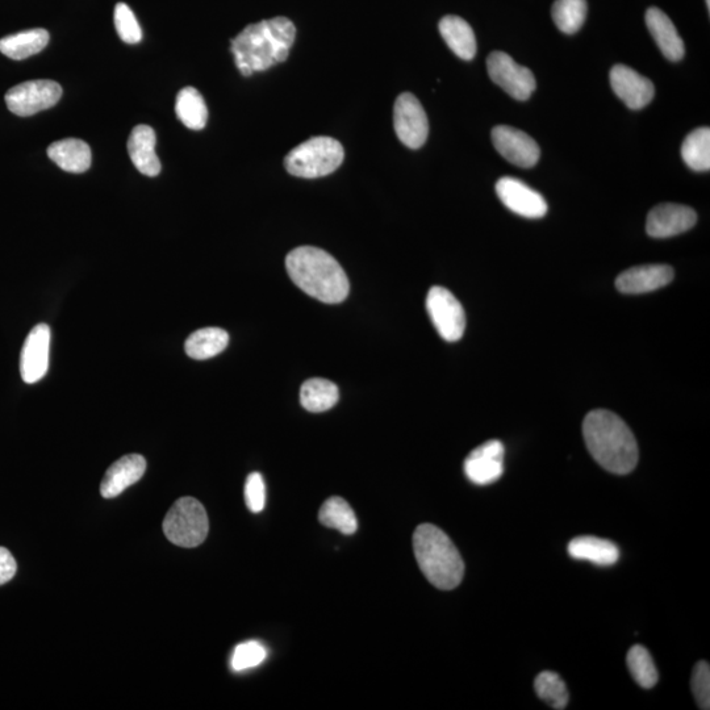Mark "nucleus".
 Returning a JSON list of instances; mask_svg holds the SVG:
<instances>
[{
    "instance_id": "obj_1",
    "label": "nucleus",
    "mask_w": 710,
    "mask_h": 710,
    "mask_svg": "<svg viewBox=\"0 0 710 710\" xmlns=\"http://www.w3.org/2000/svg\"><path fill=\"white\" fill-rule=\"evenodd\" d=\"M296 28L284 16L250 24L231 41L237 69L250 77L287 60L295 43Z\"/></svg>"
},
{
    "instance_id": "obj_2",
    "label": "nucleus",
    "mask_w": 710,
    "mask_h": 710,
    "mask_svg": "<svg viewBox=\"0 0 710 710\" xmlns=\"http://www.w3.org/2000/svg\"><path fill=\"white\" fill-rule=\"evenodd\" d=\"M583 436L593 459L609 473L626 475L636 469V437L615 413L607 409L588 413L583 421Z\"/></svg>"
},
{
    "instance_id": "obj_3",
    "label": "nucleus",
    "mask_w": 710,
    "mask_h": 710,
    "mask_svg": "<svg viewBox=\"0 0 710 710\" xmlns=\"http://www.w3.org/2000/svg\"><path fill=\"white\" fill-rule=\"evenodd\" d=\"M286 269L291 281L320 302L337 304L348 298V275L331 254L315 246H300L288 253Z\"/></svg>"
},
{
    "instance_id": "obj_4",
    "label": "nucleus",
    "mask_w": 710,
    "mask_h": 710,
    "mask_svg": "<svg viewBox=\"0 0 710 710\" xmlns=\"http://www.w3.org/2000/svg\"><path fill=\"white\" fill-rule=\"evenodd\" d=\"M413 550L425 578L438 590L450 591L461 584L465 562L448 534L432 524L417 526Z\"/></svg>"
},
{
    "instance_id": "obj_5",
    "label": "nucleus",
    "mask_w": 710,
    "mask_h": 710,
    "mask_svg": "<svg viewBox=\"0 0 710 710\" xmlns=\"http://www.w3.org/2000/svg\"><path fill=\"white\" fill-rule=\"evenodd\" d=\"M344 157V148L337 140L332 137H312L287 154L284 166L294 177L321 178L334 173Z\"/></svg>"
},
{
    "instance_id": "obj_6",
    "label": "nucleus",
    "mask_w": 710,
    "mask_h": 710,
    "mask_svg": "<svg viewBox=\"0 0 710 710\" xmlns=\"http://www.w3.org/2000/svg\"><path fill=\"white\" fill-rule=\"evenodd\" d=\"M162 529L171 544L192 549L206 541L210 521L200 501L182 497L167 512Z\"/></svg>"
},
{
    "instance_id": "obj_7",
    "label": "nucleus",
    "mask_w": 710,
    "mask_h": 710,
    "mask_svg": "<svg viewBox=\"0 0 710 710\" xmlns=\"http://www.w3.org/2000/svg\"><path fill=\"white\" fill-rule=\"evenodd\" d=\"M426 309L434 328L445 341L461 340L466 329V313L462 304L449 290L440 286L430 288Z\"/></svg>"
},
{
    "instance_id": "obj_8",
    "label": "nucleus",
    "mask_w": 710,
    "mask_h": 710,
    "mask_svg": "<svg viewBox=\"0 0 710 710\" xmlns=\"http://www.w3.org/2000/svg\"><path fill=\"white\" fill-rule=\"evenodd\" d=\"M61 96L62 87L57 82L39 79L12 87L6 94V104L12 114L28 118L56 106Z\"/></svg>"
},
{
    "instance_id": "obj_9",
    "label": "nucleus",
    "mask_w": 710,
    "mask_h": 710,
    "mask_svg": "<svg viewBox=\"0 0 710 710\" xmlns=\"http://www.w3.org/2000/svg\"><path fill=\"white\" fill-rule=\"evenodd\" d=\"M487 69L492 82L512 98L528 100L536 90L537 82L532 71L517 64L507 53H491L487 58Z\"/></svg>"
},
{
    "instance_id": "obj_10",
    "label": "nucleus",
    "mask_w": 710,
    "mask_h": 710,
    "mask_svg": "<svg viewBox=\"0 0 710 710\" xmlns=\"http://www.w3.org/2000/svg\"><path fill=\"white\" fill-rule=\"evenodd\" d=\"M396 136L405 146L419 149L429 135V121L424 107L415 95L404 93L396 99L394 108Z\"/></svg>"
},
{
    "instance_id": "obj_11",
    "label": "nucleus",
    "mask_w": 710,
    "mask_h": 710,
    "mask_svg": "<svg viewBox=\"0 0 710 710\" xmlns=\"http://www.w3.org/2000/svg\"><path fill=\"white\" fill-rule=\"evenodd\" d=\"M492 142L497 152L513 165L528 169L540 161V146L520 129L499 125L492 129Z\"/></svg>"
},
{
    "instance_id": "obj_12",
    "label": "nucleus",
    "mask_w": 710,
    "mask_h": 710,
    "mask_svg": "<svg viewBox=\"0 0 710 710\" xmlns=\"http://www.w3.org/2000/svg\"><path fill=\"white\" fill-rule=\"evenodd\" d=\"M496 194L508 210L528 219H541L549 210L540 192L530 189L516 178L499 179L496 183Z\"/></svg>"
},
{
    "instance_id": "obj_13",
    "label": "nucleus",
    "mask_w": 710,
    "mask_h": 710,
    "mask_svg": "<svg viewBox=\"0 0 710 710\" xmlns=\"http://www.w3.org/2000/svg\"><path fill=\"white\" fill-rule=\"evenodd\" d=\"M505 448L500 441L491 440L471 451L463 470L470 482L487 486L497 482L504 474Z\"/></svg>"
},
{
    "instance_id": "obj_14",
    "label": "nucleus",
    "mask_w": 710,
    "mask_h": 710,
    "mask_svg": "<svg viewBox=\"0 0 710 710\" xmlns=\"http://www.w3.org/2000/svg\"><path fill=\"white\" fill-rule=\"evenodd\" d=\"M50 336L47 324L36 325L28 334L20 355V374L25 383L40 382L48 373Z\"/></svg>"
},
{
    "instance_id": "obj_15",
    "label": "nucleus",
    "mask_w": 710,
    "mask_h": 710,
    "mask_svg": "<svg viewBox=\"0 0 710 710\" xmlns=\"http://www.w3.org/2000/svg\"><path fill=\"white\" fill-rule=\"evenodd\" d=\"M696 212L682 204L666 203L653 208L647 216L646 232L654 238H668L695 227Z\"/></svg>"
},
{
    "instance_id": "obj_16",
    "label": "nucleus",
    "mask_w": 710,
    "mask_h": 710,
    "mask_svg": "<svg viewBox=\"0 0 710 710\" xmlns=\"http://www.w3.org/2000/svg\"><path fill=\"white\" fill-rule=\"evenodd\" d=\"M609 78L613 91L630 110H642L654 99L653 82L629 66H613Z\"/></svg>"
},
{
    "instance_id": "obj_17",
    "label": "nucleus",
    "mask_w": 710,
    "mask_h": 710,
    "mask_svg": "<svg viewBox=\"0 0 710 710\" xmlns=\"http://www.w3.org/2000/svg\"><path fill=\"white\" fill-rule=\"evenodd\" d=\"M674 275V269L667 265L632 267L618 275L616 287L622 294H646L667 286L674 279Z\"/></svg>"
},
{
    "instance_id": "obj_18",
    "label": "nucleus",
    "mask_w": 710,
    "mask_h": 710,
    "mask_svg": "<svg viewBox=\"0 0 710 710\" xmlns=\"http://www.w3.org/2000/svg\"><path fill=\"white\" fill-rule=\"evenodd\" d=\"M146 471L145 458L140 454H129L120 458L107 470L100 494L104 499H114L123 494L128 487L139 482Z\"/></svg>"
},
{
    "instance_id": "obj_19",
    "label": "nucleus",
    "mask_w": 710,
    "mask_h": 710,
    "mask_svg": "<svg viewBox=\"0 0 710 710\" xmlns=\"http://www.w3.org/2000/svg\"><path fill=\"white\" fill-rule=\"evenodd\" d=\"M156 132L149 125H137L128 140V153L132 164L146 177L161 173V161L156 154Z\"/></svg>"
},
{
    "instance_id": "obj_20",
    "label": "nucleus",
    "mask_w": 710,
    "mask_h": 710,
    "mask_svg": "<svg viewBox=\"0 0 710 710\" xmlns=\"http://www.w3.org/2000/svg\"><path fill=\"white\" fill-rule=\"evenodd\" d=\"M646 25L664 57L670 61H680L686 53L682 37L674 23L662 10L651 7L646 12Z\"/></svg>"
},
{
    "instance_id": "obj_21",
    "label": "nucleus",
    "mask_w": 710,
    "mask_h": 710,
    "mask_svg": "<svg viewBox=\"0 0 710 710\" xmlns=\"http://www.w3.org/2000/svg\"><path fill=\"white\" fill-rule=\"evenodd\" d=\"M568 554L578 561L596 566H613L620 559V549L613 542L592 536L576 537L568 544Z\"/></svg>"
},
{
    "instance_id": "obj_22",
    "label": "nucleus",
    "mask_w": 710,
    "mask_h": 710,
    "mask_svg": "<svg viewBox=\"0 0 710 710\" xmlns=\"http://www.w3.org/2000/svg\"><path fill=\"white\" fill-rule=\"evenodd\" d=\"M48 157L68 173H85L91 166L90 146L78 139L53 142L48 148Z\"/></svg>"
},
{
    "instance_id": "obj_23",
    "label": "nucleus",
    "mask_w": 710,
    "mask_h": 710,
    "mask_svg": "<svg viewBox=\"0 0 710 710\" xmlns=\"http://www.w3.org/2000/svg\"><path fill=\"white\" fill-rule=\"evenodd\" d=\"M442 39L462 60H473L476 54L475 33L471 25L459 16L448 15L442 18L440 25Z\"/></svg>"
},
{
    "instance_id": "obj_24",
    "label": "nucleus",
    "mask_w": 710,
    "mask_h": 710,
    "mask_svg": "<svg viewBox=\"0 0 710 710\" xmlns=\"http://www.w3.org/2000/svg\"><path fill=\"white\" fill-rule=\"evenodd\" d=\"M49 43L47 29L37 28L4 37L0 40V52L11 60H25L40 53Z\"/></svg>"
},
{
    "instance_id": "obj_25",
    "label": "nucleus",
    "mask_w": 710,
    "mask_h": 710,
    "mask_svg": "<svg viewBox=\"0 0 710 710\" xmlns=\"http://www.w3.org/2000/svg\"><path fill=\"white\" fill-rule=\"evenodd\" d=\"M340 399V391L331 380L323 378L308 379L300 388V403L308 412L329 411Z\"/></svg>"
},
{
    "instance_id": "obj_26",
    "label": "nucleus",
    "mask_w": 710,
    "mask_h": 710,
    "mask_svg": "<svg viewBox=\"0 0 710 710\" xmlns=\"http://www.w3.org/2000/svg\"><path fill=\"white\" fill-rule=\"evenodd\" d=\"M229 344V334L221 328L199 329L187 338L185 349L192 359L204 361L223 353Z\"/></svg>"
},
{
    "instance_id": "obj_27",
    "label": "nucleus",
    "mask_w": 710,
    "mask_h": 710,
    "mask_svg": "<svg viewBox=\"0 0 710 710\" xmlns=\"http://www.w3.org/2000/svg\"><path fill=\"white\" fill-rule=\"evenodd\" d=\"M175 112L185 127L200 131L207 125L208 108L202 94L194 87L181 90L175 103Z\"/></svg>"
},
{
    "instance_id": "obj_28",
    "label": "nucleus",
    "mask_w": 710,
    "mask_h": 710,
    "mask_svg": "<svg viewBox=\"0 0 710 710\" xmlns=\"http://www.w3.org/2000/svg\"><path fill=\"white\" fill-rule=\"evenodd\" d=\"M319 519L327 528L336 529L345 536H352L358 529L357 516L348 501L342 497H331L320 509Z\"/></svg>"
},
{
    "instance_id": "obj_29",
    "label": "nucleus",
    "mask_w": 710,
    "mask_h": 710,
    "mask_svg": "<svg viewBox=\"0 0 710 710\" xmlns=\"http://www.w3.org/2000/svg\"><path fill=\"white\" fill-rule=\"evenodd\" d=\"M682 157L689 169L708 171L710 169V129H695L689 133L682 145Z\"/></svg>"
},
{
    "instance_id": "obj_30",
    "label": "nucleus",
    "mask_w": 710,
    "mask_h": 710,
    "mask_svg": "<svg viewBox=\"0 0 710 710\" xmlns=\"http://www.w3.org/2000/svg\"><path fill=\"white\" fill-rule=\"evenodd\" d=\"M587 0H555L551 15L559 31L574 35L587 18Z\"/></svg>"
},
{
    "instance_id": "obj_31",
    "label": "nucleus",
    "mask_w": 710,
    "mask_h": 710,
    "mask_svg": "<svg viewBox=\"0 0 710 710\" xmlns=\"http://www.w3.org/2000/svg\"><path fill=\"white\" fill-rule=\"evenodd\" d=\"M534 689H536L538 697L551 708L557 710L567 708L570 695H568L566 683L555 672H541L534 680Z\"/></svg>"
},
{
    "instance_id": "obj_32",
    "label": "nucleus",
    "mask_w": 710,
    "mask_h": 710,
    "mask_svg": "<svg viewBox=\"0 0 710 710\" xmlns=\"http://www.w3.org/2000/svg\"><path fill=\"white\" fill-rule=\"evenodd\" d=\"M630 674L636 680L639 687L650 689L658 683V671L653 658L646 647L641 645L633 646L626 657Z\"/></svg>"
},
{
    "instance_id": "obj_33",
    "label": "nucleus",
    "mask_w": 710,
    "mask_h": 710,
    "mask_svg": "<svg viewBox=\"0 0 710 710\" xmlns=\"http://www.w3.org/2000/svg\"><path fill=\"white\" fill-rule=\"evenodd\" d=\"M267 657L266 647L257 641L241 643L232 655L231 666L237 672L260 666Z\"/></svg>"
},
{
    "instance_id": "obj_34",
    "label": "nucleus",
    "mask_w": 710,
    "mask_h": 710,
    "mask_svg": "<svg viewBox=\"0 0 710 710\" xmlns=\"http://www.w3.org/2000/svg\"><path fill=\"white\" fill-rule=\"evenodd\" d=\"M115 27L120 39L127 44H139L142 32L139 22L131 8L125 3H119L115 8Z\"/></svg>"
},
{
    "instance_id": "obj_35",
    "label": "nucleus",
    "mask_w": 710,
    "mask_h": 710,
    "mask_svg": "<svg viewBox=\"0 0 710 710\" xmlns=\"http://www.w3.org/2000/svg\"><path fill=\"white\" fill-rule=\"evenodd\" d=\"M692 692L700 709L710 708V667L708 662L701 661L693 668Z\"/></svg>"
},
{
    "instance_id": "obj_36",
    "label": "nucleus",
    "mask_w": 710,
    "mask_h": 710,
    "mask_svg": "<svg viewBox=\"0 0 710 710\" xmlns=\"http://www.w3.org/2000/svg\"><path fill=\"white\" fill-rule=\"evenodd\" d=\"M245 501L250 512L260 513L265 508L266 486L260 473L250 474L246 479Z\"/></svg>"
},
{
    "instance_id": "obj_37",
    "label": "nucleus",
    "mask_w": 710,
    "mask_h": 710,
    "mask_svg": "<svg viewBox=\"0 0 710 710\" xmlns=\"http://www.w3.org/2000/svg\"><path fill=\"white\" fill-rule=\"evenodd\" d=\"M18 571V563H16L14 555L6 547H0V586L11 582Z\"/></svg>"
},
{
    "instance_id": "obj_38",
    "label": "nucleus",
    "mask_w": 710,
    "mask_h": 710,
    "mask_svg": "<svg viewBox=\"0 0 710 710\" xmlns=\"http://www.w3.org/2000/svg\"><path fill=\"white\" fill-rule=\"evenodd\" d=\"M707 7H708V10H710V0H707Z\"/></svg>"
}]
</instances>
